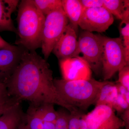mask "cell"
Here are the masks:
<instances>
[{
    "mask_svg": "<svg viewBox=\"0 0 129 129\" xmlns=\"http://www.w3.org/2000/svg\"><path fill=\"white\" fill-rule=\"evenodd\" d=\"M125 129H129V125H125Z\"/></svg>",
    "mask_w": 129,
    "mask_h": 129,
    "instance_id": "obj_34",
    "label": "cell"
},
{
    "mask_svg": "<svg viewBox=\"0 0 129 129\" xmlns=\"http://www.w3.org/2000/svg\"><path fill=\"white\" fill-rule=\"evenodd\" d=\"M6 85L10 96L17 101H28L36 107L45 103L56 104L70 112L78 110L60 97L50 65L36 51L24 49L20 61Z\"/></svg>",
    "mask_w": 129,
    "mask_h": 129,
    "instance_id": "obj_1",
    "label": "cell"
},
{
    "mask_svg": "<svg viewBox=\"0 0 129 129\" xmlns=\"http://www.w3.org/2000/svg\"><path fill=\"white\" fill-rule=\"evenodd\" d=\"M54 105L51 103H45L38 107L44 122L55 123L58 114L54 108Z\"/></svg>",
    "mask_w": 129,
    "mask_h": 129,
    "instance_id": "obj_20",
    "label": "cell"
},
{
    "mask_svg": "<svg viewBox=\"0 0 129 129\" xmlns=\"http://www.w3.org/2000/svg\"><path fill=\"white\" fill-rule=\"evenodd\" d=\"M118 95L117 88L115 83L107 81H104L94 105H106L112 108Z\"/></svg>",
    "mask_w": 129,
    "mask_h": 129,
    "instance_id": "obj_15",
    "label": "cell"
},
{
    "mask_svg": "<svg viewBox=\"0 0 129 129\" xmlns=\"http://www.w3.org/2000/svg\"><path fill=\"white\" fill-rule=\"evenodd\" d=\"M19 1L0 0V32L10 31L17 33L11 16L16 10Z\"/></svg>",
    "mask_w": 129,
    "mask_h": 129,
    "instance_id": "obj_12",
    "label": "cell"
},
{
    "mask_svg": "<svg viewBox=\"0 0 129 129\" xmlns=\"http://www.w3.org/2000/svg\"><path fill=\"white\" fill-rule=\"evenodd\" d=\"M115 84L117 88L118 94L121 95L129 104V90H128L123 86L120 84V83L116 82Z\"/></svg>",
    "mask_w": 129,
    "mask_h": 129,
    "instance_id": "obj_27",
    "label": "cell"
},
{
    "mask_svg": "<svg viewBox=\"0 0 129 129\" xmlns=\"http://www.w3.org/2000/svg\"><path fill=\"white\" fill-rule=\"evenodd\" d=\"M64 108L57 111L58 117L55 123V129H69L68 119L70 113Z\"/></svg>",
    "mask_w": 129,
    "mask_h": 129,
    "instance_id": "obj_22",
    "label": "cell"
},
{
    "mask_svg": "<svg viewBox=\"0 0 129 129\" xmlns=\"http://www.w3.org/2000/svg\"><path fill=\"white\" fill-rule=\"evenodd\" d=\"M103 7L113 16L122 20L125 13L129 11L128 0H103Z\"/></svg>",
    "mask_w": 129,
    "mask_h": 129,
    "instance_id": "obj_16",
    "label": "cell"
},
{
    "mask_svg": "<svg viewBox=\"0 0 129 129\" xmlns=\"http://www.w3.org/2000/svg\"><path fill=\"white\" fill-rule=\"evenodd\" d=\"M16 47L8 43L0 36V49H13L15 48Z\"/></svg>",
    "mask_w": 129,
    "mask_h": 129,
    "instance_id": "obj_28",
    "label": "cell"
},
{
    "mask_svg": "<svg viewBox=\"0 0 129 129\" xmlns=\"http://www.w3.org/2000/svg\"><path fill=\"white\" fill-rule=\"evenodd\" d=\"M76 33L72 24L69 23L52 50L59 61L75 57L78 48Z\"/></svg>",
    "mask_w": 129,
    "mask_h": 129,
    "instance_id": "obj_10",
    "label": "cell"
},
{
    "mask_svg": "<svg viewBox=\"0 0 129 129\" xmlns=\"http://www.w3.org/2000/svg\"><path fill=\"white\" fill-rule=\"evenodd\" d=\"M45 17L35 5L34 0H23L17 16V44L26 50L36 51L41 47V36Z\"/></svg>",
    "mask_w": 129,
    "mask_h": 129,
    "instance_id": "obj_2",
    "label": "cell"
},
{
    "mask_svg": "<svg viewBox=\"0 0 129 129\" xmlns=\"http://www.w3.org/2000/svg\"><path fill=\"white\" fill-rule=\"evenodd\" d=\"M112 108L117 112L118 115H120L125 110L129 108V104L121 95L118 94L113 104Z\"/></svg>",
    "mask_w": 129,
    "mask_h": 129,
    "instance_id": "obj_23",
    "label": "cell"
},
{
    "mask_svg": "<svg viewBox=\"0 0 129 129\" xmlns=\"http://www.w3.org/2000/svg\"><path fill=\"white\" fill-rule=\"evenodd\" d=\"M113 16L105 8L84 9L79 26L85 31L104 32L113 23Z\"/></svg>",
    "mask_w": 129,
    "mask_h": 129,
    "instance_id": "obj_8",
    "label": "cell"
},
{
    "mask_svg": "<svg viewBox=\"0 0 129 129\" xmlns=\"http://www.w3.org/2000/svg\"><path fill=\"white\" fill-rule=\"evenodd\" d=\"M118 72V79L116 82L129 90V66H125Z\"/></svg>",
    "mask_w": 129,
    "mask_h": 129,
    "instance_id": "obj_25",
    "label": "cell"
},
{
    "mask_svg": "<svg viewBox=\"0 0 129 129\" xmlns=\"http://www.w3.org/2000/svg\"><path fill=\"white\" fill-rule=\"evenodd\" d=\"M19 103L0 115V129H18L24 117Z\"/></svg>",
    "mask_w": 129,
    "mask_h": 129,
    "instance_id": "obj_13",
    "label": "cell"
},
{
    "mask_svg": "<svg viewBox=\"0 0 129 129\" xmlns=\"http://www.w3.org/2000/svg\"><path fill=\"white\" fill-rule=\"evenodd\" d=\"M104 83L92 78L74 81L54 79L57 91L63 101L72 107L84 110L95 105Z\"/></svg>",
    "mask_w": 129,
    "mask_h": 129,
    "instance_id": "obj_3",
    "label": "cell"
},
{
    "mask_svg": "<svg viewBox=\"0 0 129 129\" xmlns=\"http://www.w3.org/2000/svg\"><path fill=\"white\" fill-rule=\"evenodd\" d=\"M69 21L62 7L45 17L41 36L42 51L45 60L48 58L61 36Z\"/></svg>",
    "mask_w": 129,
    "mask_h": 129,
    "instance_id": "obj_5",
    "label": "cell"
},
{
    "mask_svg": "<svg viewBox=\"0 0 129 129\" xmlns=\"http://www.w3.org/2000/svg\"><path fill=\"white\" fill-rule=\"evenodd\" d=\"M118 129H122V128H119Z\"/></svg>",
    "mask_w": 129,
    "mask_h": 129,
    "instance_id": "obj_35",
    "label": "cell"
},
{
    "mask_svg": "<svg viewBox=\"0 0 129 129\" xmlns=\"http://www.w3.org/2000/svg\"><path fill=\"white\" fill-rule=\"evenodd\" d=\"M83 115L84 114H81L80 119V129H88Z\"/></svg>",
    "mask_w": 129,
    "mask_h": 129,
    "instance_id": "obj_31",
    "label": "cell"
},
{
    "mask_svg": "<svg viewBox=\"0 0 129 129\" xmlns=\"http://www.w3.org/2000/svg\"><path fill=\"white\" fill-rule=\"evenodd\" d=\"M120 115V118L124 122L125 125H129V108L125 110Z\"/></svg>",
    "mask_w": 129,
    "mask_h": 129,
    "instance_id": "obj_29",
    "label": "cell"
},
{
    "mask_svg": "<svg viewBox=\"0 0 129 129\" xmlns=\"http://www.w3.org/2000/svg\"><path fill=\"white\" fill-rule=\"evenodd\" d=\"M24 48L0 49V80L6 84L17 66Z\"/></svg>",
    "mask_w": 129,
    "mask_h": 129,
    "instance_id": "obj_11",
    "label": "cell"
},
{
    "mask_svg": "<svg viewBox=\"0 0 129 129\" xmlns=\"http://www.w3.org/2000/svg\"><path fill=\"white\" fill-rule=\"evenodd\" d=\"M23 120L22 121V122L19 124L18 129H30L28 127L27 125L25 124V123H24Z\"/></svg>",
    "mask_w": 129,
    "mask_h": 129,
    "instance_id": "obj_32",
    "label": "cell"
},
{
    "mask_svg": "<svg viewBox=\"0 0 129 129\" xmlns=\"http://www.w3.org/2000/svg\"><path fill=\"white\" fill-rule=\"evenodd\" d=\"M121 39L124 47L125 55L129 56V20H122L120 25Z\"/></svg>",
    "mask_w": 129,
    "mask_h": 129,
    "instance_id": "obj_21",
    "label": "cell"
},
{
    "mask_svg": "<svg viewBox=\"0 0 129 129\" xmlns=\"http://www.w3.org/2000/svg\"><path fill=\"white\" fill-rule=\"evenodd\" d=\"M101 42L102 71L104 81L111 79L123 67L129 66L120 37L112 38L99 35Z\"/></svg>",
    "mask_w": 129,
    "mask_h": 129,
    "instance_id": "obj_4",
    "label": "cell"
},
{
    "mask_svg": "<svg viewBox=\"0 0 129 129\" xmlns=\"http://www.w3.org/2000/svg\"><path fill=\"white\" fill-rule=\"evenodd\" d=\"M11 108H9L7 109H2V110H0V115H1L2 114H3V113H5V112H6V111H7V110H8V109H9Z\"/></svg>",
    "mask_w": 129,
    "mask_h": 129,
    "instance_id": "obj_33",
    "label": "cell"
},
{
    "mask_svg": "<svg viewBox=\"0 0 129 129\" xmlns=\"http://www.w3.org/2000/svg\"><path fill=\"white\" fill-rule=\"evenodd\" d=\"M19 102L10 96L6 84L0 80V110L10 108Z\"/></svg>",
    "mask_w": 129,
    "mask_h": 129,
    "instance_id": "obj_19",
    "label": "cell"
},
{
    "mask_svg": "<svg viewBox=\"0 0 129 129\" xmlns=\"http://www.w3.org/2000/svg\"><path fill=\"white\" fill-rule=\"evenodd\" d=\"M82 114L79 110L70 112L69 129H80V119Z\"/></svg>",
    "mask_w": 129,
    "mask_h": 129,
    "instance_id": "obj_24",
    "label": "cell"
},
{
    "mask_svg": "<svg viewBox=\"0 0 129 129\" xmlns=\"http://www.w3.org/2000/svg\"><path fill=\"white\" fill-rule=\"evenodd\" d=\"M83 116L88 129H118L125 126L115 111L106 105L95 106L91 112L84 114Z\"/></svg>",
    "mask_w": 129,
    "mask_h": 129,
    "instance_id": "obj_7",
    "label": "cell"
},
{
    "mask_svg": "<svg viewBox=\"0 0 129 129\" xmlns=\"http://www.w3.org/2000/svg\"><path fill=\"white\" fill-rule=\"evenodd\" d=\"M101 42L99 35L84 31L78 40L75 57L83 59L91 70L98 74L102 69Z\"/></svg>",
    "mask_w": 129,
    "mask_h": 129,
    "instance_id": "obj_6",
    "label": "cell"
},
{
    "mask_svg": "<svg viewBox=\"0 0 129 129\" xmlns=\"http://www.w3.org/2000/svg\"><path fill=\"white\" fill-rule=\"evenodd\" d=\"M62 8L69 23L77 32L84 9L80 0H62Z\"/></svg>",
    "mask_w": 129,
    "mask_h": 129,
    "instance_id": "obj_14",
    "label": "cell"
},
{
    "mask_svg": "<svg viewBox=\"0 0 129 129\" xmlns=\"http://www.w3.org/2000/svg\"><path fill=\"white\" fill-rule=\"evenodd\" d=\"M59 62L63 80H88L91 78V69L83 59L74 57L60 60Z\"/></svg>",
    "mask_w": 129,
    "mask_h": 129,
    "instance_id": "obj_9",
    "label": "cell"
},
{
    "mask_svg": "<svg viewBox=\"0 0 129 129\" xmlns=\"http://www.w3.org/2000/svg\"><path fill=\"white\" fill-rule=\"evenodd\" d=\"M43 129H55V123L51 122H44Z\"/></svg>",
    "mask_w": 129,
    "mask_h": 129,
    "instance_id": "obj_30",
    "label": "cell"
},
{
    "mask_svg": "<svg viewBox=\"0 0 129 129\" xmlns=\"http://www.w3.org/2000/svg\"><path fill=\"white\" fill-rule=\"evenodd\" d=\"M34 1L45 17L53 11L62 7L61 0H34Z\"/></svg>",
    "mask_w": 129,
    "mask_h": 129,
    "instance_id": "obj_18",
    "label": "cell"
},
{
    "mask_svg": "<svg viewBox=\"0 0 129 129\" xmlns=\"http://www.w3.org/2000/svg\"><path fill=\"white\" fill-rule=\"evenodd\" d=\"M83 9L102 7L103 0H80Z\"/></svg>",
    "mask_w": 129,
    "mask_h": 129,
    "instance_id": "obj_26",
    "label": "cell"
},
{
    "mask_svg": "<svg viewBox=\"0 0 129 129\" xmlns=\"http://www.w3.org/2000/svg\"><path fill=\"white\" fill-rule=\"evenodd\" d=\"M24 118L29 129H43L44 121L38 107L31 105Z\"/></svg>",
    "mask_w": 129,
    "mask_h": 129,
    "instance_id": "obj_17",
    "label": "cell"
}]
</instances>
